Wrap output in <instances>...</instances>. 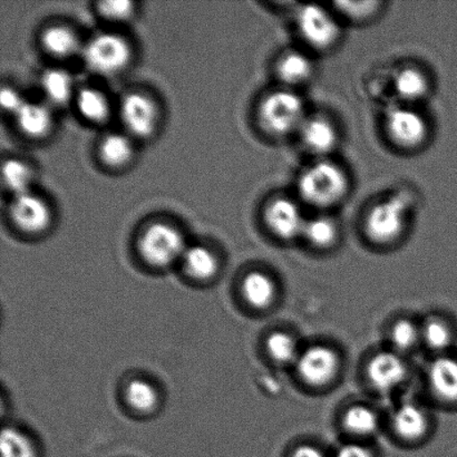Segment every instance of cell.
<instances>
[{
  "mask_svg": "<svg viewBox=\"0 0 457 457\" xmlns=\"http://www.w3.org/2000/svg\"><path fill=\"white\" fill-rule=\"evenodd\" d=\"M349 190L351 180L346 170L330 158L313 160L303 170L297 181L300 200L320 212L343 204Z\"/></svg>",
  "mask_w": 457,
  "mask_h": 457,
  "instance_id": "obj_1",
  "label": "cell"
},
{
  "mask_svg": "<svg viewBox=\"0 0 457 457\" xmlns=\"http://www.w3.org/2000/svg\"><path fill=\"white\" fill-rule=\"evenodd\" d=\"M308 118L306 103L295 89L280 87L260 102L258 120L267 136L284 138L299 132Z\"/></svg>",
  "mask_w": 457,
  "mask_h": 457,
  "instance_id": "obj_2",
  "label": "cell"
},
{
  "mask_svg": "<svg viewBox=\"0 0 457 457\" xmlns=\"http://www.w3.org/2000/svg\"><path fill=\"white\" fill-rule=\"evenodd\" d=\"M295 29L313 52H329L342 39L343 29L334 12L316 4H303L295 12Z\"/></svg>",
  "mask_w": 457,
  "mask_h": 457,
  "instance_id": "obj_3",
  "label": "cell"
},
{
  "mask_svg": "<svg viewBox=\"0 0 457 457\" xmlns=\"http://www.w3.org/2000/svg\"><path fill=\"white\" fill-rule=\"evenodd\" d=\"M410 204L403 195L379 201L365 218L367 237L376 245H391L400 240L409 222Z\"/></svg>",
  "mask_w": 457,
  "mask_h": 457,
  "instance_id": "obj_4",
  "label": "cell"
},
{
  "mask_svg": "<svg viewBox=\"0 0 457 457\" xmlns=\"http://www.w3.org/2000/svg\"><path fill=\"white\" fill-rule=\"evenodd\" d=\"M384 129L388 140L397 149L406 152L418 151L427 145L429 124L418 106L394 105L384 118Z\"/></svg>",
  "mask_w": 457,
  "mask_h": 457,
  "instance_id": "obj_5",
  "label": "cell"
},
{
  "mask_svg": "<svg viewBox=\"0 0 457 457\" xmlns=\"http://www.w3.org/2000/svg\"><path fill=\"white\" fill-rule=\"evenodd\" d=\"M131 56V47L127 40L115 34H98L83 49L88 69L102 75H113L123 71Z\"/></svg>",
  "mask_w": 457,
  "mask_h": 457,
  "instance_id": "obj_6",
  "label": "cell"
},
{
  "mask_svg": "<svg viewBox=\"0 0 457 457\" xmlns=\"http://www.w3.org/2000/svg\"><path fill=\"white\" fill-rule=\"evenodd\" d=\"M185 239L176 228L154 223L146 228L140 240V253L147 263L165 267L183 257Z\"/></svg>",
  "mask_w": 457,
  "mask_h": 457,
  "instance_id": "obj_7",
  "label": "cell"
},
{
  "mask_svg": "<svg viewBox=\"0 0 457 457\" xmlns=\"http://www.w3.org/2000/svg\"><path fill=\"white\" fill-rule=\"evenodd\" d=\"M263 221L269 232L277 239L291 241L303 237L307 218H304L298 201L279 195L269 201L264 208Z\"/></svg>",
  "mask_w": 457,
  "mask_h": 457,
  "instance_id": "obj_8",
  "label": "cell"
},
{
  "mask_svg": "<svg viewBox=\"0 0 457 457\" xmlns=\"http://www.w3.org/2000/svg\"><path fill=\"white\" fill-rule=\"evenodd\" d=\"M295 365L303 382L315 387L333 382L340 369L337 353L322 345L304 349Z\"/></svg>",
  "mask_w": 457,
  "mask_h": 457,
  "instance_id": "obj_9",
  "label": "cell"
},
{
  "mask_svg": "<svg viewBox=\"0 0 457 457\" xmlns=\"http://www.w3.org/2000/svg\"><path fill=\"white\" fill-rule=\"evenodd\" d=\"M298 136L304 149L315 159H328L339 145V129L328 116L308 115Z\"/></svg>",
  "mask_w": 457,
  "mask_h": 457,
  "instance_id": "obj_10",
  "label": "cell"
},
{
  "mask_svg": "<svg viewBox=\"0 0 457 457\" xmlns=\"http://www.w3.org/2000/svg\"><path fill=\"white\" fill-rule=\"evenodd\" d=\"M120 118L134 137H149L158 124V109L150 97L141 93H131L123 98Z\"/></svg>",
  "mask_w": 457,
  "mask_h": 457,
  "instance_id": "obj_11",
  "label": "cell"
},
{
  "mask_svg": "<svg viewBox=\"0 0 457 457\" xmlns=\"http://www.w3.org/2000/svg\"><path fill=\"white\" fill-rule=\"evenodd\" d=\"M366 373L371 386L387 393L404 383L407 365L400 353L382 352L370 358Z\"/></svg>",
  "mask_w": 457,
  "mask_h": 457,
  "instance_id": "obj_12",
  "label": "cell"
},
{
  "mask_svg": "<svg viewBox=\"0 0 457 457\" xmlns=\"http://www.w3.org/2000/svg\"><path fill=\"white\" fill-rule=\"evenodd\" d=\"M11 217L15 225L27 233L43 232L52 221V212L48 204L30 191L13 196Z\"/></svg>",
  "mask_w": 457,
  "mask_h": 457,
  "instance_id": "obj_13",
  "label": "cell"
},
{
  "mask_svg": "<svg viewBox=\"0 0 457 457\" xmlns=\"http://www.w3.org/2000/svg\"><path fill=\"white\" fill-rule=\"evenodd\" d=\"M392 87L402 104L418 106L428 97L432 83L427 71L420 67L405 65L394 74Z\"/></svg>",
  "mask_w": 457,
  "mask_h": 457,
  "instance_id": "obj_14",
  "label": "cell"
},
{
  "mask_svg": "<svg viewBox=\"0 0 457 457\" xmlns=\"http://www.w3.org/2000/svg\"><path fill=\"white\" fill-rule=\"evenodd\" d=\"M276 73L282 87L295 89L303 87L316 73L312 57L302 49H290L278 58Z\"/></svg>",
  "mask_w": 457,
  "mask_h": 457,
  "instance_id": "obj_15",
  "label": "cell"
},
{
  "mask_svg": "<svg viewBox=\"0 0 457 457\" xmlns=\"http://www.w3.org/2000/svg\"><path fill=\"white\" fill-rule=\"evenodd\" d=\"M428 383L440 400L457 403V360L442 355L432 361L428 369Z\"/></svg>",
  "mask_w": 457,
  "mask_h": 457,
  "instance_id": "obj_16",
  "label": "cell"
},
{
  "mask_svg": "<svg viewBox=\"0 0 457 457\" xmlns=\"http://www.w3.org/2000/svg\"><path fill=\"white\" fill-rule=\"evenodd\" d=\"M429 420L427 411L414 403H405L394 411V431L406 441H419L427 436Z\"/></svg>",
  "mask_w": 457,
  "mask_h": 457,
  "instance_id": "obj_17",
  "label": "cell"
},
{
  "mask_svg": "<svg viewBox=\"0 0 457 457\" xmlns=\"http://www.w3.org/2000/svg\"><path fill=\"white\" fill-rule=\"evenodd\" d=\"M15 118L21 131L34 138L46 136L53 125L51 111L40 103L26 101L15 114Z\"/></svg>",
  "mask_w": 457,
  "mask_h": 457,
  "instance_id": "obj_18",
  "label": "cell"
},
{
  "mask_svg": "<svg viewBox=\"0 0 457 457\" xmlns=\"http://www.w3.org/2000/svg\"><path fill=\"white\" fill-rule=\"evenodd\" d=\"M340 230L338 222L329 214L320 213L307 218L303 237L313 248L325 250L337 244Z\"/></svg>",
  "mask_w": 457,
  "mask_h": 457,
  "instance_id": "obj_19",
  "label": "cell"
},
{
  "mask_svg": "<svg viewBox=\"0 0 457 457\" xmlns=\"http://www.w3.org/2000/svg\"><path fill=\"white\" fill-rule=\"evenodd\" d=\"M277 288L270 276L262 271L248 273L242 281V295L255 309H266L275 302Z\"/></svg>",
  "mask_w": 457,
  "mask_h": 457,
  "instance_id": "obj_20",
  "label": "cell"
},
{
  "mask_svg": "<svg viewBox=\"0 0 457 457\" xmlns=\"http://www.w3.org/2000/svg\"><path fill=\"white\" fill-rule=\"evenodd\" d=\"M187 273L196 280H207L216 275L219 262L216 254L204 245L187 248L182 257Z\"/></svg>",
  "mask_w": 457,
  "mask_h": 457,
  "instance_id": "obj_21",
  "label": "cell"
},
{
  "mask_svg": "<svg viewBox=\"0 0 457 457\" xmlns=\"http://www.w3.org/2000/svg\"><path fill=\"white\" fill-rule=\"evenodd\" d=\"M42 42L45 49L56 57L73 55L79 47L78 36L65 26H52L44 31Z\"/></svg>",
  "mask_w": 457,
  "mask_h": 457,
  "instance_id": "obj_22",
  "label": "cell"
},
{
  "mask_svg": "<svg viewBox=\"0 0 457 457\" xmlns=\"http://www.w3.org/2000/svg\"><path fill=\"white\" fill-rule=\"evenodd\" d=\"M343 423L349 433L361 437L374 436L379 428L378 414L364 405L349 407L344 415Z\"/></svg>",
  "mask_w": 457,
  "mask_h": 457,
  "instance_id": "obj_23",
  "label": "cell"
},
{
  "mask_svg": "<svg viewBox=\"0 0 457 457\" xmlns=\"http://www.w3.org/2000/svg\"><path fill=\"white\" fill-rule=\"evenodd\" d=\"M40 83L45 96L54 104H65L73 93V79L66 71L52 69L44 71Z\"/></svg>",
  "mask_w": 457,
  "mask_h": 457,
  "instance_id": "obj_24",
  "label": "cell"
},
{
  "mask_svg": "<svg viewBox=\"0 0 457 457\" xmlns=\"http://www.w3.org/2000/svg\"><path fill=\"white\" fill-rule=\"evenodd\" d=\"M100 154L103 162L112 168H120L132 159L133 145L127 136L112 133L102 141Z\"/></svg>",
  "mask_w": 457,
  "mask_h": 457,
  "instance_id": "obj_25",
  "label": "cell"
},
{
  "mask_svg": "<svg viewBox=\"0 0 457 457\" xmlns=\"http://www.w3.org/2000/svg\"><path fill=\"white\" fill-rule=\"evenodd\" d=\"M78 107L84 119L93 123H101L109 118L110 103L107 97L96 88H83L78 96Z\"/></svg>",
  "mask_w": 457,
  "mask_h": 457,
  "instance_id": "obj_26",
  "label": "cell"
},
{
  "mask_svg": "<svg viewBox=\"0 0 457 457\" xmlns=\"http://www.w3.org/2000/svg\"><path fill=\"white\" fill-rule=\"evenodd\" d=\"M266 346L271 360L280 365L295 364L302 353L297 340L285 331H275L269 335Z\"/></svg>",
  "mask_w": 457,
  "mask_h": 457,
  "instance_id": "obj_27",
  "label": "cell"
},
{
  "mask_svg": "<svg viewBox=\"0 0 457 457\" xmlns=\"http://www.w3.org/2000/svg\"><path fill=\"white\" fill-rule=\"evenodd\" d=\"M3 182L13 196L29 192L31 172L20 160H7L3 165Z\"/></svg>",
  "mask_w": 457,
  "mask_h": 457,
  "instance_id": "obj_28",
  "label": "cell"
},
{
  "mask_svg": "<svg viewBox=\"0 0 457 457\" xmlns=\"http://www.w3.org/2000/svg\"><path fill=\"white\" fill-rule=\"evenodd\" d=\"M0 449L2 457H38L33 442L24 433L13 428L3 429Z\"/></svg>",
  "mask_w": 457,
  "mask_h": 457,
  "instance_id": "obj_29",
  "label": "cell"
},
{
  "mask_svg": "<svg viewBox=\"0 0 457 457\" xmlns=\"http://www.w3.org/2000/svg\"><path fill=\"white\" fill-rule=\"evenodd\" d=\"M128 404L138 411H150L158 405L159 395L156 389L145 380H132L128 385L127 393Z\"/></svg>",
  "mask_w": 457,
  "mask_h": 457,
  "instance_id": "obj_30",
  "label": "cell"
},
{
  "mask_svg": "<svg viewBox=\"0 0 457 457\" xmlns=\"http://www.w3.org/2000/svg\"><path fill=\"white\" fill-rule=\"evenodd\" d=\"M422 340L432 351L443 352L450 347L453 334L445 321L433 318L422 327Z\"/></svg>",
  "mask_w": 457,
  "mask_h": 457,
  "instance_id": "obj_31",
  "label": "cell"
},
{
  "mask_svg": "<svg viewBox=\"0 0 457 457\" xmlns=\"http://www.w3.org/2000/svg\"><path fill=\"white\" fill-rule=\"evenodd\" d=\"M391 339L397 353L409 352L422 340V328L409 320H398L393 326Z\"/></svg>",
  "mask_w": 457,
  "mask_h": 457,
  "instance_id": "obj_32",
  "label": "cell"
},
{
  "mask_svg": "<svg viewBox=\"0 0 457 457\" xmlns=\"http://www.w3.org/2000/svg\"><path fill=\"white\" fill-rule=\"evenodd\" d=\"M134 4L127 0H118V2H103L98 4V11L101 15L110 21H125L131 17L133 13Z\"/></svg>",
  "mask_w": 457,
  "mask_h": 457,
  "instance_id": "obj_33",
  "label": "cell"
},
{
  "mask_svg": "<svg viewBox=\"0 0 457 457\" xmlns=\"http://www.w3.org/2000/svg\"><path fill=\"white\" fill-rule=\"evenodd\" d=\"M337 4L344 16L348 17L349 20L360 21L375 16L376 12L379 11L380 3L361 2L358 9L353 6V3H340Z\"/></svg>",
  "mask_w": 457,
  "mask_h": 457,
  "instance_id": "obj_34",
  "label": "cell"
},
{
  "mask_svg": "<svg viewBox=\"0 0 457 457\" xmlns=\"http://www.w3.org/2000/svg\"><path fill=\"white\" fill-rule=\"evenodd\" d=\"M26 101L20 93L11 87H4L0 94V103L4 111L15 115Z\"/></svg>",
  "mask_w": 457,
  "mask_h": 457,
  "instance_id": "obj_35",
  "label": "cell"
},
{
  "mask_svg": "<svg viewBox=\"0 0 457 457\" xmlns=\"http://www.w3.org/2000/svg\"><path fill=\"white\" fill-rule=\"evenodd\" d=\"M335 457H376L373 451L361 445H346L340 447Z\"/></svg>",
  "mask_w": 457,
  "mask_h": 457,
  "instance_id": "obj_36",
  "label": "cell"
},
{
  "mask_svg": "<svg viewBox=\"0 0 457 457\" xmlns=\"http://www.w3.org/2000/svg\"><path fill=\"white\" fill-rule=\"evenodd\" d=\"M290 457H327L320 449L309 445H300L295 449Z\"/></svg>",
  "mask_w": 457,
  "mask_h": 457,
  "instance_id": "obj_37",
  "label": "cell"
}]
</instances>
